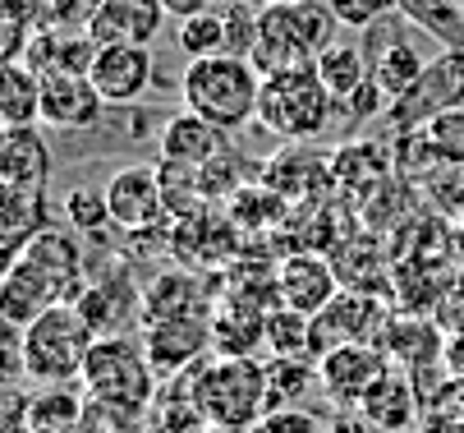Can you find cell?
<instances>
[{"instance_id":"484cf974","label":"cell","mask_w":464,"mask_h":433,"mask_svg":"<svg viewBox=\"0 0 464 433\" xmlns=\"http://www.w3.org/2000/svg\"><path fill=\"white\" fill-rule=\"evenodd\" d=\"M322 180H331V157L322 162V157H313L304 143H290V148H281L267 166H262V184H272V190L290 203H304L308 194H322L326 184Z\"/></svg>"},{"instance_id":"b9f144b4","label":"cell","mask_w":464,"mask_h":433,"mask_svg":"<svg viewBox=\"0 0 464 433\" xmlns=\"http://www.w3.org/2000/svg\"><path fill=\"white\" fill-rule=\"evenodd\" d=\"M446 364L455 369V374H464V332H455V337L446 341Z\"/></svg>"},{"instance_id":"44dd1931","label":"cell","mask_w":464,"mask_h":433,"mask_svg":"<svg viewBox=\"0 0 464 433\" xmlns=\"http://www.w3.org/2000/svg\"><path fill=\"white\" fill-rule=\"evenodd\" d=\"M92 55H97V42L88 28H60V24H46L28 37L24 46V65L37 70L42 79L46 74H88L92 70Z\"/></svg>"},{"instance_id":"8992f818","label":"cell","mask_w":464,"mask_h":433,"mask_svg":"<svg viewBox=\"0 0 464 433\" xmlns=\"http://www.w3.org/2000/svg\"><path fill=\"white\" fill-rule=\"evenodd\" d=\"M336 97L326 93L317 65L313 70H285L262 79V102H257V125L285 139V143H313L331 130L336 120Z\"/></svg>"},{"instance_id":"d6986e66","label":"cell","mask_w":464,"mask_h":433,"mask_svg":"<svg viewBox=\"0 0 464 433\" xmlns=\"http://www.w3.org/2000/svg\"><path fill=\"white\" fill-rule=\"evenodd\" d=\"M102 115H106V102L88 74H46L42 79V125L46 130H92Z\"/></svg>"},{"instance_id":"e0dca14e","label":"cell","mask_w":464,"mask_h":433,"mask_svg":"<svg viewBox=\"0 0 464 433\" xmlns=\"http://www.w3.org/2000/svg\"><path fill=\"white\" fill-rule=\"evenodd\" d=\"M166 19L161 0H102L88 15V33L97 46H152Z\"/></svg>"},{"instance_id":"f6af8a7d","label":"cell","mask_w":464,"mask_h":433,"mask_svg":"<svg viewBox=\"0 0 464 433\" xmlns=\"http://www.w3.org/2000/svg\"><path fill=\"white\" fill-rule=\"evenodd\" d=\"M83 5H88V10H97V5H102V0H83Z\"/></svg>"},{"instance_id":"4dcf8cb0","label":"cell","mask_w":464,"mask_h":433,"mask_svg":"<svg viewBox=\"0 0 464 433\" xmlns=\"http://www.w3.org/2000/svg\"><path fill=\"white\" fill-rule=\"evenodd\" d=\"M175 46L188 60H203V55H221L230 51V24H226V5L203 10V15H188L175 24Z\"/></svg>"},{"instance_id":"f35d334b","label":"cell","mask_w":464,"mask_h":433,"mask_svg":"<svg viewBox=\"0 0 464 433\" xmlns=\"http://www.w3.org/2000/svg\"><path fill=\"white\" fill-rule=\"evenodd\" d=\"M331 5V15L341 19V28H372L377 19H386V15H395L401 10V0H326Z\"/></svg>"},{"instance_id":"6da1fadb","label":"cell","mask_w":464,"mask_h":433,"mask_svg":"<svg viewBox=\"0 0 464 433\" xmlns=\"http://www.w3.org/2000/svg\"><path fill=\"white\" fill-rule=\"evenodd\" d=\"M341 19L331 15L326 0H272L257 10V42H253V65L267 74L285 70H313L326 46H336Z\"/></svg>"},{"instance_id":"7402d4cb","label":"cell","mask_w":464,"mask_h":433,"mask_svg":"<svg viewBox=\"0 0 464 433\" xmlns=\"http://www.w3.org/2000/svg\"><path fill=\"white\" fill-rule=\"evenodd\" d=\"M226 130H217L212 120H203L198 111H175L166 125H161V139H157V153L161 162H175V166H193L203 171L208 162H217L226 153Z\"/></svg>"},{"instance_id":"8fae6325","label":"cell","mask_w":464,"mask_h":433,"mask_svg":"<svg viewBox=\"0 0 464 433\" xmlns=\"http://www.w3.org/2000/svg\"><path fill=\"white\" fill-rule=\"evenodd\" d=\"M106 208H111V226L134 235V231H157L170 226L166 217V194H161V166L134 162V166H120L106 175Z\"/></svg>"},{"instance_id":"2e32d148","label":"cell","mask_w":464,"mask_h":433,"mask_svg":"<svg viewBox=\"0 0 464 433\" xmlns=\"http://www.w3.org/2000/svg\"><path fill=\"white\" fill-rule=\"evenodd\" d=\"M143 350L152 374L175 379L188 369L203 364V355L212 350V319H166V323H148L143 328Z\"/></svg>"},{"instance_id":"4316f807","label":"cell","mask_w":464,"mask_h":433,"mask_svg":"<svg viewBox=\"0 0 464 433\" xmlns=\"http://www.w3.org/2000/svg\"><path fill=\"white\" fill-rule=\"evenodd\" d=\"M414 410H419V392L414 383L405 379V369H391V374L368 392V401L359 406V415L377 428V433H405L414 424Z\"/></svg>"},{"instance_id":"7dc6e473","label":"cell","mask_w":464,"mask_h":433,"mask_svg":"<svg viewBox=\"0 0 464 433\" xmlns=\"http://www.w3.org/2000/svg\"><path fill=\"white\" fill-rule=\"evenodd\" d=\"M257 5H272V0H257Z\"/></svg>"},{"instance_id":"52a82bcc","label":"cell","mask_w":464,"mask_h":433,"mask_svg":"<svg viewBox=\"0 0 464 433\" xmlns=\"http://www.w3.org/2000/svg\"><path fill=\"white\" fill-rule=\"evenodd\" d=\"M419 28L405 19V15H386V19H377L372 28H363V51H368V65H372V79H377V88L395 102V97H405L419 79H423V70L432 65V55L419 46V37H414Z\"/></svg>"},{"instance_id":"9a60e30c","label":"cell","mask_w":464,"mask_h":433,"mask_svg":"<svg viewBox=\"0 0 464 433\" xmlns=\"http://www.w3.org/2000/svg\"><path fill=\"white\" fill-rule=\"evenodd\" d=\"M88 79H92V88L102 93L106 106H134V102H143L152 79H157L152 46H97Z\"/></svg>"},{"instance_id":"f1b7e54d","label":"cell","mask_w":464,"mask_h":433,"mask_svg":"<svg viewBox=\"0 0 464 433\" xmlns=\"http://www.w3.org/2000/svg\"><path fill=\"white\" fill-rule=\"evenodd\" d=\"M0 125H42V74L28 70L24 60L0 65Z\"/></svg>"},{"instance_id":"5b68a950","label":"cell","mask_w":464,"mask_h":433,"mask_svg":"<svg viewBox=\"0 0 464 433\" xmlns=\"http://www.w3.org/2000/svg\"><path fill=\"white\" fill-rule=\"evenodd\" d=\"M193 397L203 406L212 428H230V433H248L257 428V419L272 410V392H267V364L257 359H212L193 369Z\"/></svg>"},{"instance_id":"bcb514c9","label":"cell","mask_w":464,"mask_h":433,"mask_svg":"<svg viewBox=\"0 0 464 433\" xmlns=\"http://www.w3.org/2000/svg\"><path fill=\"white\" fill-rule=\"evenodd\" d=\"M208 433H230V428H208Z\"/></svg>"},{"instance_id":"c3c4849f","label":"cell","mask_w":464,"mask_h":433,"mask_svg":"<svg viewBox=\"0 0 464 433\" xmlns=\"http://www.w3.org/2000/svg\"><path fill=\"white\" fill-rule=\"evenodd\" d=\"M212 5H217V0H212ZM221 5H230V0H221Z\"/></svg>"},{"instance_id":"d590c367","label":"cell","mask_w":464,"mask_h":433,"mask_svg":"<svg viewBox=\"0 0 464 433\" xmlns=\"http://www.w3.org/2000/svg\"><path fill=\"white\" fill-rule=\"evenodd\" d=\"M64 221H70L79 235H102L111 226L106 190H97V184H74V190L64 194Z\"/></svg>"},{"instance_id":"ba28073f","label":"cell","mask_w":464,"mask_h":433,"mask_svg":"<svg viewBox=\"0 0 464 433\" xmlns=\"http://www.w3.org/2000/svg\"><path fill=\"white\" fill-rule=\"evenodd\" d=\"M450 106H464V46H441L432 65L423 70V79L386 106V120L405 134V130H423L428 120H437Z\"/></svg>"},{"instance_id":"9c48e42d","label":"cell","mask_w":464,"mask_h":433,"mask_svg":"<svg viewBox=\"0 0 464 433\" xmlns=\"http://www.w3.org/2000/svg\"><path fill=\"white\" fill-rule=\"evenodd\" d=\"M317 74L326 84V93L336 97V111L345 120H368V115H386L391 97L377 88L372 79V65H368V51L363 42H336V46H326L322 60H317Z\"/></svg>"},{"instance_id":"ac0fdd59","label":"cell","mask_w":464,"mask_h":433,"mask_svg":"<svg viewBox=\"0 0 464 433\" xmlns=\"http://www.w3.org/2000/svg\"><path fill=\"white\" fill-rule=\"evenodd\" d=\"M217 295L208 290V281L184 268H166L161 277H152L143 286V328L148 323H166V319H212L217 314Z\"/></svg>"},{"instance_id":"83f0119b","label":"cell","mask_w":464,"mask_h":433,"mask_svg":"<svg viewBox=\"0 0 464 433\" xmlns=\"http://www.w3.org/2000/svg\"><path fill=\"white\" fill-rule=\"evenodd\" d=\"M395 171V157L386 153V143L377 139H350L331 153V180H341L345 190H377L382 180H391Z\"/></svg>"},{"instance_id":"d6a6232c","label":"cell","mask_w":464,"mask_h":433,"mask_svg":"<svg viewBox=\"0 0 464 433\" xmlns=\"http://www.w3.org/2000/svg\"><path fill=\"white\" fill-rule=\"evenodd\" d=\"M83 397L74 388H42L33 397V433H74L88 419Z\"/></svg>"},{"instance_id":"1f68e13d","label":"cell","mask_w":464,"mask_h":433,"mask_svg":"<svg viewBox=\"0 0 464 433\" xmlns=\"http://www.w3.org/2000/svg\"><path fill=\"white\" fill-rule=\"evenodd\" d=\"M313 388H322L317 359H290V355H272V359H267V392H272V410H281V406H299Z\"/></svg>"},{"instance_id":"5bb4252c","label":"cell","mask_w":464,"mask_h":433,"mask_svg":"<svg viewBox=\"0 0 464 433\" xmlns=\"http://www.w3.org/2000/svg\"><path fill=\"white\" fill-rule=\"evenodd\" d=\"M276 286H281V304L295 309V314H308V319H317L322 309L345 290L336 263L322 259V250H295V254H281Z\"/></svg>"},{"instance_id":"30bf717a","label":"cell","mask_w":464,"mask_h":433,"mask_svg":"<svg viewBox=\"0 0 464 433\" xmlns=\"http://www.w3.org/2000/svg\"><path fill=\"white\" fill-rule=\"evenodd\" d=\"M391 304L382 290H341L331 300L322 314L313 319V346H317V359L336 346H350V341H382L386 323H391Z\"/></svg>"},{"instance_id":"681fc988","label":"cell","mask_w":464,"mask_h":433,"mask_svg":"<svg viewBox=\"0 0 464 433\" xmlns=\"http://www.w3.org/2000/svg\"><path fill=\"white\" fill-rule=\"evenodd\" d=\"M459 5H464V0H459Z\"/></svg>"},{"instance_id":"ab89813d","label":"cell","mask_w":464,"mask_h":433,"mask_svg":"<svg viewBox=\"0 0 464 433\" xmlns=\"http://www.w3.org/2000/svg\"><path fill=\"white\" fill-rule=\"evenodd\" d=\"M248 433H322V419L304 406H281V410H267Z\"/></svg>"},{"instance_id":"cb8c5ba5","label":"cell","mask_w":464,"mask_h":433,"mask_svg":"<svg viewBox=\"0 0 464 433\" xmlns=\"http://www.w3.org/2000/svg\"><path fill=\"white\" fill-rule=\"evenodd\" d=\"M51 180V143L37 125L0 130V184H24V190H46Z\"/></svg>"},{"instance_id":"74e56055","label":"cell","mask_w":464,"mask_h":433,"mask_svg":"<svg viewBox=\"0 0 464 433\" xmlns=\"http://www.w3.org/2000/svg\"><path fill=\"white\" fill-rule=\"evenodd\" d=\"M428 199L437 203L441 217L464 221V166H437L428 175Z\"/></svg>"},{"instance_id":"277c9868","label":"cell","mask_w":464,"mask_h":433,"mask_svg":"<svg viewBox=\"0 0 464 433\" xmlns=\"http://www.w3.org/2000/svg\"><path fill=\"white\" fill-rule=\"evenodd\" d=\"M97 341V328L79 304H55L37 323L24 328V379L37 388H74L83 383V364Z\"/></svg>"},{"instance_id":"e575fe53","label":"cell","mask_w":464,"mask_h":433,"mask_svg":"<svg viewBox=\"0 0 464 433\" xmlns=\"http://www.w3.org/2000/svg\"><path fill=\"white\" fill-rule=\"evenodd\" d=\"M161 194H166V217H170V221H184V217H193V212L208 208L203 171H193V166L161 162Z\"/></svg>"},{"instance_id":"4fadbf2b","label":"cell","mask_w":464,"mask_h":433,"mask_svg":"<svg viewBox=\"0 0 464 433\" xmlns=\"http://www.w3.org/2000/svg\"><path fill=\"white\" fill-rule=\"evenodd\" d=\"M74 304L88 314L97 337H120L134 319L143 323V286L134 281V272L124 263H106V272L97 281H83Z\"/></svg>"},{"instance_id":"ffe728a7","label":"cell","mask_w":464,"mask_h":433,"mask_svg":"<svg viewBox=\"0 0 464 433\" xmlns=\"http://www.w3.org/2000/svg\"><path fill=\"white\" fill-rule=\"evenodd\" d=\"M55 304H64V290L46 272H37L28 259L5 263V281H0V319H5V328H28Z\"/></svg>"},{"instance_id":"7bdbcfd3","label":"cell","mask_w":464,"mask_h":433,"mask_svg":"<svg viewBox=\"0 0 464 433\" xmlns=\"http://www.w3.org/2000/svg\"><path fill=\"white\" fill-rule=\"evenodd\" d=\"M331 433H377V428H372L363 415H359V419H354V415H341L336 424H331Z\"/></svg>"},{"instance_id":"ee69618b","label":"cell","mask_w":464,"mask_h":433,"mask_svg":"<svg viewBox=\"0 0 464 433\" xmlns=\"http://www.w3.org/2000/svg\"><path fill=\"white\" fill-rule=\"evenodd\" d=\"M74 433H92V428H88V419H83V424H79V428H74Z\"/></svg>"},{"instance_id":"d4e9b609","label":"cell","mask_w":464,"mask_h":433,"mask_svg":"<svg viewBox=\"0 0 464 433\" xmlns=\"http://www.w3.org/2000/svg\"><path fill=\"white\" fill-rule=\"evenodd\" d=\"M51 226L46 190H24V184H0V254L14 259L24 244L37 240Z\"/></svg>"},{"instance_id":"603a6c76","label":"cell","mask_w":464,"mask_h":433,"mask_svg":"<svg viewBox=\"0 0 464 433\" xmlns=\"http://www.w3.org/2000/svg\"><path fill=\"white\" fill-rule=\"evenodd\" d=\"M382 350H386V359L395 369H410V374L446 364V337L423 314H395L386 323V332H382Z\"/></svg>"},{"instance_id":"60d3db41","label":"cell","mask_w":464,"mask_h":433,"mask_svg":"<svg viewBox=\"0 0 464 433\" xmlns=\"http://www.w3.org/2000/svg\"><path fill=\"white\" fill-rule=\"evenodd\" d=\"M166 5V15L179 24V19H188V15H203V10H212V0H161Z\"/></svg>"},{"instance_id":"f546056e","label":"cell","mask_w":464,"mask_h":433,"mask_svg":"<svg viewBox=\"0 0 464 433\" xmlns=\"http://www.w3.org/2000/svg\"><path fill=\"white\" fill-rule=\"evenodd\" d=\"M437 46H464V5L459 0H401V10Z\"/></svg>"},{"instance_id":"8d00e7d4","label":"cell","mask_w":464,"mask_h":433,"mask_svg":"<svg viewBox=\"0 0 464 433\" xmlns=\"http://www.w3.org/2000/svg\"><path fill=\"white\" fill-rule=\"evenodd\" d=\"M423 139H428L437 166H464V106H450L437 120H428Z\"/></svg>"},{"instance_id":"7a4b0ae2","label":"cell","mask_w":464,"mask_h":433,"mask_svg":"<svg viewBox=\"0 0 464 433\" xmlns=\"http://www.w3.org/2000/svg\"><path fill=\"white\" fill-rule=\"evenodd\" d=\"M83 392L92 406L111 415V424H139L157 401V374L148 364L143 341L134 337H97L83 364Z\"/></svg>"},{"instance_id":"3957f363","label":"cell","mask_w":464,"mask_h":433,"mask_svg":"<svg viewBox=\"0 0 464 433\" xmlns=\"http://www.w3.org/2000/svg\"><path fill=\"white\" fill-rule=\"evenodd\" d=\"M179 97L188 111H198L203 120H212L217 130L235 134L248 120H257V102H262V70L248 55H203L188 60L184 79H179Z\"/></svg>"},{"instance_id":"7c38bea8","label":"cell","mask_w":464,"mask_h":433,"mask_svg":"<svg viewBox=\"0 0 464 433\" xmlns=\"http://www.w3.org/2000/svg\"><path fill=\"white\" fill-rule=\"evenodd\" d=\"M391 359L382 350V341H350L336 346L317 359V374H322V392L326 401H336L341 410H359L368 401V392L391 374Z\"/></svg>"},{"instance_id":"836d02e7","label":"cell","mask_w":464,"mask_h":433,"mask_svg":"<svg viewBox=\"0 0 464 433\" xmlns=\"http://www.w3.org/2000/svg\"><path fill=\"white\" fill-rule=\"evenodd\" d=\"M267 350L272 355H290V359H317L313 346V319L295 314V309H272L267 314Z\"/></svg>"}]
</instances>
